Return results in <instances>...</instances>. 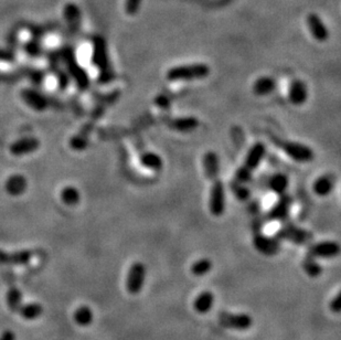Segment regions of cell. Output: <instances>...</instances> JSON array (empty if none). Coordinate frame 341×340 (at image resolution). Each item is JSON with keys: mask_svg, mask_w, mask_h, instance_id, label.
<instances>
[{"mask_svg": "<svg viewBox=\"0 0 341 340\" xmlns=\"http://www.w3.org/2000/svg\"><path fill=\"white\" fill-rule=\"evenodd\" d=\"M92 63L99 70V83L110 84L115 80V71L112 65L108 44L104 38H93V51H92Z\"/></svg>", "mask_w": 341, "mask_h": 340, "instance_id": "cell-1", "label": "cell"}, {"mask_svg": "<svg viewBox=\"0 0 341 340\" xmlns=\"http://www.w3.org/2000/svg\"><path fill=\"white\" fill-rule=\"evenodd\" d=\"M210 67L206 63H191L181 64L172 67L167 71L166 79L169 82H181V81L201 80L209 77Z\"/></svg>", "mask_w": 341, "mask_h": 340, "instance_id": "cell-2", "label": "cell"}, {"mask_svg": "<svg viewBox=\"0 0 341 340\" xmlns=\"http://www.w3.org/2000/svg\"><path fill=\"white\" fill-rule=\"evenodd\" d=\"M266 155V146L263 143H255L254 144L250 150L247 151V155L245 157V161L244 164L237 169L235 174V181L240 182V184H245V182L250 181L252 176L254 174L258 166L262 164L264 157Z\"/></svg>", "mask_w": 341, "mask_h": 340, "instance_id": "cell-3", "label": "cell"}, {"mask_svg": "<svg viewBox=\"0 0 341 340\" xmlns=\"http://www.w3.org/2000/svg\"><path fill=\"white\" fill-rule=\"evenodd\" d=\"M274 236H276L279 241H288L296 245H306L312 243L313 234L308 230L303 229L293 222H284L283 226L275 232Z\"/></svg>", "mask_w": 341, "mask_h": 340, "instance_id": "cell-4", "label": "cell"}, {"mask_svg": "<svg viewBox=\"0 0 341 340\" xmlns=\"http://www.w3.org/2000/svg\"><path fill=\"white\" fill-rule=\"evenodd\" d=\"M63 61L67 65L70 77L75 81L80 91H86L90 88V78L86 71L79 64L78 60L75 58L74 51L71 48H68L63 51Z\"/></svg>", "mask_w": 341, "mask_h": 340, "instance_id": "cell-5", "label": "cell"}, {"mask_svg": "<svg viewBox=\"0 0 341 340\" xmlns=\"http://www.w3.org/2000/svg\"><path fill=\"white\" fill-rule=\"evenodd\" d=\"M277 146L289 158L299 164H308L315 158L314 150L309 146L293 140H278Z\"/></svg>", "mask_w": 341, "mask_h": 340, "instance_id": "cell-6", "label": "cell"}, {"mask_svg": "<svg viewBox=\"0 0 341 340\" xmlns=\"http://www.w3.org/2000/svg\"><path fill=\"white\" fill-rule=\"evenodd\" d=\"M219 323L222 327L233 331H247L253 325V319L245 313L233 314L228 312H221L218 316Z\"/></svg>", "mask_w": 341, "mask_h": 340, "instance_id": "cell-7", "label": "cell"}, {"mask_svg": "<svg viewBox=\"0 0 341 340\" xmlns=\"http://www.w3.org/2000/svg\"><path fill=\"white\" fill-rule=\"evenodd\" d=\"M146 277V266L144 263L135 262L130 265L126 277V289L129 294L137 295L144 286Z\"/></svg>", "mask_w": 341, "mask_h": 340, "instance_id": "cell-8", "label": "cell"}, {"mask_svg": "<svg viewBox=\"0 0 341 340\" xmlns=\"http://www.w3.org/2000/svg\"><path fill=\"white\" fill-rule=\"evenodd\" d=\"M209 209L212 216L221 217L226 211V190L221 180L212 182L210 189V199H209Z\"/></svg>", "mask_w": 341, "mask_h": 340, "instance_id": "cell-9", "label": "cell"}, {"mask_svg": "<svg viewBox=\"0 0 341 340\" xmlns=\"http://www.w3.org/2000/svg\"><path fill=\"white\" fill-rule=\"evenodd\" d=\"M293 198L287 194H284L279 196V199L277 200L271 209L266 213V220L267 221H278V222H286L289 219L291 210L293 207Z\"/></svg>", "mask_w": 341, "mask_h": 340, "instance_id": "cell-10", "label": "cell"}, {"mask_svg": "<svg viewBox=\"0 0 341 340\" xmlns=\"http://www.w3.org/2000/svg\"><path fill=\"white\" fill-rule=\"evenodd\" d=\"M253 245L256 251L266 256L276 255L282 248L281 241L276 236H268L258 231L253 236Z\"/></svg>", "mask_w": 341, "mask_h": 340, "instance_id": "cell-11", "label": "cell"}, {"mask_svg": "<svg viewBox=\"0 0 341 340\" xmlns=\"http://www.w3.org/2000/svg\"><path fill=\"white\" fill-rule=\"evenodd\" d=\"M340 252V246L335 241H323L315 243L308 247L307 254L315 258H333Z\"/></svg>", "mask_w": 341, "mask_h": 340, "instance_id": "cell-12", "label": "cell"}, {"mask_svg": "<svg viewBox=\"0 0 341 340\" xmlns=\"http://www.w3.org/2000/svg\"><path fill=\"white\" fill-rule=\"evenodd\" d=\"M308 100V89L304 81L296 79L293 80L288 89V101L293 105H303Z\"/></svg>", "mask_w": 341, "mask_h": 340, "instance_id": "cell-13", "label": "cell"}, {"mask_svg": "<svg viewBox=\"0 0 341 340\" xmlns=\"http://www.w3.org/2000/svg\"><path fill=\"white\" fill-rule=\"evenodd\" d=\"M307 24L313 38L318 42H326L329 39V31L318 14L310 13L307 18Z\"/></svg>", "mask_w": 341, "mask_h": 340, "instance_id": "cell-14", "label": "cell"}, {"mask_svg": "<svg viewBox=\"0 0 341 340\" xmlns=\"http://www.w3.org/2000/svg\"><path fill=\"white\" fill-rule=\"evenodd\" d=\"M202 166H203V172L208 180L215 181L219 178V174H220V159L219 156L215 151H207L203 156L202 159Z\"/></svg>", "mask_w": 341, "mask_h": 340, "instance_id": "cell-15", "label": "cell"}, {"mask_svg": "<svg viewBox=\"0 0 341 340\" xmlns=\"http://www.w3.org/2000/svg\"><path fill=\"white\" fill-rule=\"evenodd\" d=\"M120 96V92L119 91H114V92L106 94L105 96H103L98 103H96L95 108L93 109L91 113V120L92 121H95L99 120L102 116L105 114V112L108 111V109L110 106L114 105L117 101H118Z\"/></svg>", "mask_w": 341, "mask_h": 340, "instance_id": "cell-16", "label": "cell"}, {"mask_svg": "<svg viewBox=\"0 0 341 340\" xmlns=\"http://www.w3.org/2000/svg\"><path fill=\"white\" fill-rule=\"evenodd\" d=\"M40 143L37 138L33 137H25L17 140L10 146V154L13 156H23L34 153L39 148Z\"/></svg>", "mask_w": 341, "mask_h": 340, "instance_id": "cell-17", "label": "cell"}, {"mask_svg": "<svg viewBox=\"0 0 341 340\" xmlns=\"http://www.w3.org/2000/svg\"><path fill=\"white\" fill-rule=\"evenodd\" d=\"M94 126H95L94 121L90 120L89 123H86L83 127L79 130L78 134L72 137V139H71L70 141V145L74 150L81 151V150H84L86 147H88L89 141H90V136L94 129Z\"/></svg>", "mask_w": 341, "mask_h": 340, "instance_id": "cell-18", "label": "cell"}, {"mask_svg": "<svg viewBox=\"0 0 341 340\" xmlns=\"http://www.w3.org/2000/svg\"><path fill=\"white\" fill-rule=\"evenodd\" d=\"M167 125L172 130L188 133V131H192L199 127L200 121L195 116H186V117L172 118L168 121Z\"/></svg>", "mask_w": 341, "mask_h": 340, "instance_id": "cell-19", "label": "cell"}, {"mask_svg": "<svg viewBox=\"0 0 341 340\" xmlns=\"http://www.w3.org/2000/svg\"><path fill=\"white\" fill-rule=\"evenodd\" d=\"M32 258V253L30 251H19L14 253H8L0 250V265H22L27 264Z\"/></svg>", "mask_w": 341, "mask_h": 340, "instance_id": "cell-20", "label": "cell"}, {"mask_svg": "<svg viewBox=\"0 0 341 340\" xmlns=\"http://www.w3.org/2000/svg\"><path fill=\"white\" fill-rule=\"evenodd\" d=\"M21 96L22 100L27 103V105H29L30 108L34 111L41 112L48 108L47 99H45L42 94L37 92V91L25 89L22 91Z\"/></svg>", "mask_w": 341, "mask_h": 340, "instance_id": "cell-21", "label": "cell"}, {"mask_svg": "<svg viewBox=\"0 0 341 340\" xmlns=\"http://www.w3.org/2000/svg\"><path fill=\"white\" fill-rule=\"evenodd\" d=\"M335 188V179L330 175H323L314 181L313 191L318 197H327Z\"/></svg>", "mask_w": 341, "mask_h": 340, "instance_id": "cell-22", "label": "cell"}, {"mask_svg": "<svg viewBox=\"0 0 341 340\" xmlns=\"http://www.w3.org/2000/svg\"><path fill=\"white\" fill-rule=\"evenodd\" d=\"M277 82L272 77H261L253 84V92L257 96H266L276 90Z\"/></svg>", "mask_w": 341, "mask_h": 340, "instance_id": "cell-23", "label": "cell"}, {"mask_svg": "<svg viewBox=\"0 0 341 340\" xmlns=\"http://www.w3.org/2000/svg\"><path fill=\"white\" fill-rule=\"evenodd\" d=\"M288 186H289L288 177L285 174H282V172H276V174L272 175L271 177H269L268 182H267L268 189L278 196L286 194Z\"/></svg>", "mask_w": 341, "mask_h": 340, "instance_id": "cell-24", "label": "cell"}, {"mask_svg": "<svg viewBox=\"0 0 341 340\" xmlns=\"http://www.w3.org/2000/svg\"><path fill=\"white\" fill-rule=\"evenodd\" d=\"M215 303V296L209 291H205L200 293L193 302V308L196 309L197 313L199 314H207L210 312V309Z\"/></svg>", "mask_w": 341, "mask_h": 340, "instance_id": "cell-25", "label": "cell"}, {"mask_svg": "<svg viewBox=\"0 0 341 340\" xmlns=\"http://www.w3.org/2000/svg\"><path fill=\"white\" fill-rule=\"evenodd\" d=\"M139 162L142 167L152 171H160L164 168V161H162L161 157L158 154L152 153V151H147V153L142 154L139 158Z\"/></svg>", "mask_w": 341, "mask_h": 340, "instance_id": "cell-26", "label": "cell"}, {"mask_svg": "<svg viewBox=\"0 0 341 340\" xmlns=\"http://www.w3.org/2000/svg\"><path fill=\"white\" fill-rule=\"evenodd\" d=\"M27 189V180L21 175H12L6 182V190L11 196H20Z\"/></svg>", "mask_w": 341, "mask_h": 340, "instance_id": "cell-27", "label": "cell"}, {"mask_svg": "<svg viewBox=\"0 0 341 340\" xmlns=\"http://www.w3.org/2000/svg\"><path fill=\"white\" fill-rule=\"evenodd\" d=\"M64 16L68 26L72 32H78L81 23V14L79 8L73 3H69L64 8Z\"/></svg>", "mask_w": 341, "mask_h": 340, "instance_id": "cell-28", "label": "cell"}, {"mask_svg": "<svg viewBox=\"0 0 341 340\" xmlns=\"http://www.w3.org/2000/svg\"><path fill=\"white\" fill-rule=\"evenodd\" d=\"M302 267L305 273L308 274V276L313 278L319 277L323 273V267L320 266V264L316 261V258L308 254L304 257V260L302 262Z\"/></svg>", "mask_w": 341, "mask_h": 340, "instance_id": "cell-29", "label": "cell"}, {"mask_svg": "<svg viewBox=\"0 0 341 340\" xmlns=\"http://www.w3.org/2000/svg\"><path fill=\"white\" fill-rule=\"evenodd\" d=\"M74 321L80 326H89L93 322V313L89 306H80L74 313Z\"/></svg>", "mask_w": 341, "mask_h": 340, "instance_id": "cell-30", "label": "cell"}, {"mask_svg": "<svg viewBox=\"0 0 341 340\" xmlns=\"http://www.w3.org/2000/svg\"><path fill=\"white\" fill-rule=\"evenodd\" d=\"M18 312L24 319L32 321V319L38 318L42 314V306L35 303L28 304V305H24L23 307L19 308Z\"/></svg>", "mask_w": 341, "mask_h": 340, "instance_id": "cell-31", "label": "cell"}, {"mask_svg": "<svg viewBox=\"0 0 341 340\" xmlns=\"http://www.w3.org/2000/svg\"><path fill=\"white\" fill-rule=\"evenodd\" d=\"M61 199L68 206H75L78 205L81 199L80 192L74 187H67L64 188L61 192Z\"/></svg>", "mask_w": 341, "mask_h": 340, "instance_id": "cell-32", "label": "cell"}, {"mask_svg": "<svg viewBox=\"0 0 341 340\" xmlns=\"http://www.w3.org/2000/svg\"><path fill=\"white\" fill-rule=\"evenodd\" d=\"M212 268V262L209 258H200L192 264L191 272L196 276H202L209 273Z\"/></svg>", "mask_w": 341, "mask_h": 340, "instance_id": "cell-33", "label": "cell"}, {"mask_svg": "<svg viewBox=\"0 0 341 340\" xmlns=\"http://www.w3.org/2000/svg\"><path fill=\"white\" fill-rule=\"evenodd\" d=\"M20 302H21V294L16 287H11L7 294V304L11 312H18L20 308Z\"/></svg>", "mask_w": 341, "mask_h": 340, "instance_id": "cell-34", "label": "cell"}, {"mask_svg": "<svg viewBox=\"0 0 341 340\" xmlns=\"http://www.w3.org/2000/svg\"><path fill=\"white\" fill-rule=\"evenodd\" d=\"M243 184L236 181V185H232V191L234 192V195L237 198L238 200H246L248 197H250V191H248L247 188L243 187Z\"/></svg>", "mask_w": 341, "mask_h": 340, "instance_id": "cell-35", "label": "cell"}, {"mask_svg": "<svg viewBox=\"0 0 341 340\" xmlns=\"http://www.w3.org/2000/svg\"><path fill=\"white\" fill-rule=\"evenodd\" d=\"M141 0H125V12L128 16H135L139 11Z\"/></svg>", "mask_w": 341, "mask_h": 340, "instance_id": "cell-36", "label": "cell"}, {"mask_svg": "<svg viewBox=\"0 0 341 340\" xmlns=\"http://www.w3.org/2000/svg\"><path fill=\"white\" fill-rule=\"evenodd\" d=\"M340 297H341V292H339L337 295L332 299V302L329 303V308L333 313L338 314L340 312Z\"/></svg>", "mask_w": 341, "mask_h": 340, "instance_id": "cell-37", "label": "cell"}, {"mask_svg": "<svg viewBox=\"0 0 341 340\" xmlns=\"http://www.w3.org/2000/svg\"><path fill=\"white\" fill-rule=\"evenodd\" d=\"M155 104H157L161 109H168L170 105V102L168 101L167 96L164 95H160V96H157L156 100H155Z\"/></svg>", "mask_w": 341, "mask_h": 340, "instance_id": "cell-38", "label": "cell"}, {"mask_svg": "<svg viewBox=\"0 0 341 340\" xmlns=\"http://www.w3.org/2000/svg\"><path fill=\"white\" fill-rule=\"evenodd\" d=\"M0 340H14V335L12 332L7 331L0 336Z\"/></svg>", "mask_w": 341, "mask_h": 340, "instance_id": "cell-39", "label": "cell"}, {"mask_svg": "<svg viewBox=\"0 0 341 340\" xmlns=\"http://www.w3.org/2000/svg\"><path fill=\"white\" fill-rule=\"evenodd\" d=\"M13 59V55L10 54V53H4L2 51H0V60L2 61H11Z\"/></svg>", "mask_w": 341, "mask_h": 340, "instance_id": "cell-40", "label": "cell"}]
</instances>
